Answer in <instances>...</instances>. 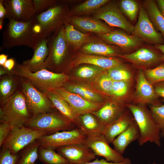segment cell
Instances as JSON below:
<instances>
[{"label":"cell","mask_w":164,"mask_h":164,"mask_svg":"<svg viewBox=\"0 0 164 164\" xmlns=\"http://www.w3.org/2000/svg\"><path fill=\"white\" fill-rule=\"evenodd\" d=\"M40 38V29L34 16L26 22L9 19L2 32V46L7 50L21 46L33 50Z\"/></svg>","instance_id":"1"},{"label":"cell","mask_w":164,"mask_h":164,"mask_svg":"<svg viewBox=\"0 0 164 164\" xmlns=\"http://www.w3.org/2000/svg\"><path fill=\"white\" fill-rule=\"evenodd\" d=\"M48 46L45 69L54 73H64V70H68V56L72 48L66 38L63 24L49 38Z\"/></svg>","instance_id":"2"},{"label":"cell","mask_w":164,"mask_h":164,"mask_svg":"<svg viewBox=\"0 0 164 164\" xmlns=\"http://www.w3.org/2000/svg\"><path fill=\"white\" fill-rule=\"evenodd\" d=\"M12 73L27 79L37 89L45 93L63 87L70 79L69 76L64 73H54L45 69L32 72L18 63L15 64Z\"/></svg>","instance_id":"3"},{"label":"cell","mask_w":164,"mask_h":164,"mask_svg":"<svg viewBox=\"0 0 164 164\" xmlns=\"http://www.w3.org/2000/svg\"><path fill=\"white\" fill-rule=\"evenodd\" d=\"M24 95L19 88L0 108V122L21 127L31 118Z\"/></svg>","instance_id":"4"},{"label":"cell","mask_w":164,"mask_h":164,"mask_svg":"<svg viewBox=\"0 0 164 164\" xmlns=\"http://www.w3.org/2000/svg\"><path fill=\"white\" fill-rule=\"evenodd\" d=\"M126 105L132 113L139 131L138 140L139 145L142 146L149 142L160 146V131L150 110L144 105L131 104Z\"/></svg>","instance_id":"5"},{"label":"cell","mask_w":164,"mask_h":164,"mask_svg":"<svg viewBox=\"0 0 164 164\" xmlns=\"http://www.w3.org/2000/svg\"><path fill=\"white\" fill-rule=\"evenodd\" d=\"M69 10L63 1L58 2L45 11L34 16L40 30V37L49 38L58 30L67 19Z\"/></svg>","instance_id":"6"},{"label":"cell","mask_w":164,"mask_h":164,"mask_svg":"<svg viewBox=\"0 0 164 164\" xmlns=\"http://www.w3.org/2000/svg\"><path fill=\"white\" fill-rule=\"evenodd\" d=\"M24 126L46 131L50 134L60 131H69L77 128L74 123L59 112L55 111L32 115Z\"/></svg>","instance_id":"7"},{"label":"cell","mask_w":164,"mask_h":164,"mask_svg":"<svg viewBox=\"0 0 164 164\" xmlns=\"http://www.w3.org/2000/svg\"><path fill=\"white\" fill-rule=\"evenodd\" d=\"M19 77V89L24 95L28 108L32 116L55 111L56 109L46 93L37 89L27 79Z\"/></svg>","instance_id":"8"},{"label":"cell","mask_w":164,"mask_h":164,"mask_svg":"<svg viewBox=\"0 0 164 164\" xmlns=\"http://www.w3.org/2000/svg\"><path fill=\"white\" fill-rule=\"evenodd\" d=\"M50 134L48 132L24 126L12 128L4 142L2 148L9 150L13 155L19 153L29 145L41 137Z\"/></svg>","instance_id":"9"},{"label":"cell","mask_w":164,"mask_h":164,"mask_svg":"<svg viewBox=\"0 0 164 164\" xmlns=\"http://www.w3.org/2000/svg\"><path fill=\"white\" fill-rule=\"evenodd\" d=\"M93 18L103 20L110 26L120 28L133 34L134 26L126 18L114 1H110L94 12Z\"/></svg>","instance_id":"10"},{"label":"cell","mask_w":164,"mask_h":164,"mask_svg":"<svg viewBox=\"0 0 164 164\" xmlns=\"http://www.w3.org/2000/svg\"><path fill=\"white\" fill-rule=\"evenodd\" d=\"M87 136L78 128L41 137L37 140L39 147L53 150L65 146L85 143Z\"/></svg>","instance_id":"11"},{"label":"cell","mask_w":164,"mask_h":164,"mask_svg":"<svg viewBox=\"0 0 164 164\" xmlns=\"http://www.w3.org/2000/svg\"><path fill=\"white\" fill-rule=\"evenodd\" d=\"M133 34L155 46L164 44L162 35L154 28L143 6L140 8L138 21L134 26Z\"/></svg>","instance_id":"12"},{"label":"cell","mask_w":164,"mask_h":164,"mask_svg":"<svg viewBox=\"0 0 164 164\" xmlns=\"http://www.w3.org/2000/svg\"><path fill=\"white\" fill-rule=\"evenodd\" d=\"M3 3L9 19L26 22L35 15L32 0H3Z\"/></svg>","instance_id":"13"},{"label":"cell","mask_w":164,"mask_h":164,"mask_svg":"<svg viewBox=\"0 0 164 164\" xmlns=\"http://www.w3.org/2000/svg\"><path fill=\"white\" fill-rule=\"evenodd\" d=\"M119 56L140 67L158 66L163 62L162 53L158 49L142 47L133 53L119 55Z\"/></svg>","instance_id":"14"},{"label":"cell","mask_w":164,"mask_h":164,"mask_svg":"<svg viewBox=\"0 0 164 164\" xmlns=\"http://www.w3.org/2000/svg\"><path fill=\"white\" fill-rule=\"evenodd\" d=\"M58 153L71 164H82L96 159V155L85 143L75 144L59 147Z\"/></svg>","instance_id":"15"},{"label":"cell","mask_w":164,"mask_h":164,"mask_svg":"<svg viewBox=\"0 0 164 164\" xmlns=\"http://www.w3.org/2000/svg\"><path fill=\"white\" fill-rule=\"evenodd\" d=\"M96 155L102 156L108 162L120 163L125 159L111 148L102 134L87 137L85 142Z\"/></svg>","instance_id":"16"},{"label":"cell","mask_w":164,"mask_h":164,"mask_svg":"<svg viewBox=\"0 0 164 164\" xmlns=\"http://www.w3.org/2000/svg\"><path fill=\"white\" fill-rule=\"evenodd\" d=\"M66 100L78 116L97 111L102 104L88 101L79 95L70 92L63 87L55 90Z\"/></svg>","instance_id":"17"},{"label":"cell","mask_w":164,"mask_h":164,"mask_svg":"<svg viewBox=\"0 0 164 164\" xmlns=\"http://www.w3.org/2000/svg\"><path fill=\"white\" fill-rule=\"evenodd\" d=\"M158 97L153 86L146 79L144 72L141 70H139L135 94L136 102L138 104L159 106L162 104L158 100Z\"/></svg>","instance_id":"18"},{"label":"cell","mask_w":164,"mask_h":164,"mask_svg":"<svg viewBox=\"0 0 164 164\" xmlns=\"http://www.w3.org/2000/svg\"><path fill=\"white\" fill-rule=\"evenodd\" d=\"M97 35L106 42L117 45L125 50H132L139 47L143 41L134 35H130L119 30H113L107 34Z\"/></svg>","instance_id":"19"},{"label":"cell","mask_w":164,"mask_h":164,"mask_svg":"<svg viewBox=\"0 0 164 164\" xmlns=\"http://www.w3.org/2000/svg\"><path fill=\"white\" fill-rule=\"evenodd\" d=\"M66 20L73 26L84 32L104 34L113 30L100 20L93 17L68 15Z\"/></svg>","instance_id":"20"},{"label":"cell","mask_w":164,"mask_h":164,"mask_svg":"<svg viewBox=\"0 0 164 164\" xmlns=\"http://www.w3.org/2000/svg\"><path fill=\"white\" fill-rule=\"evenodd\" d=\"M82 64L93 65L108 70L121 64L119 59L112 57L88 54H79L70 63L68 70Z\"/></svg>","instance_id":"21"},{"label":"cell","mask_w":164,"mask_h":164,"mask_svg":"<svg viewBox=\"0 0 164 164\" xmlns=\"http://www.w3.org/2000/svg\"><path fill=\"white\" fill-rule=\"evenodd\" d=\"M49 40V38H40L33 49L34 53L32 58L22 62V64L31 72H35L45 69V61L48 54Z\"/></svg>","instance_id":"22"},{"label":"cell","mask_w":164,"mask_h":164,"mask_svg":"<svg viewBox=\"0 0 164 164\" xmlns=\"http://www.w3.org/2000/svg\"><path fill=\"white\" fill-rule=\"evenodd\" d=\"M133 116L124 112L118 119L107 126L102 133L108 143H112L119 135L127 129L135 121Z\"/></svg>","instance_id":"23"},{"label":"cell","mask_w":164,"mask_h":164,"mask_svg":"<svg viewBox=\"0 0 164 164\" xmlns=\"http://www.w3.org/2000/svg\"><path fill=\"white\" fill-rule=\"evenodd\" d=\"M45 93L55 108L74 123L77 127L79 116L62 96L55 90L48 91Z\"/></svg>","instance_id":"24"},{"label":"cell","mask_w":164,"mask_h":164,"mask_svg":"<svg viewBox=\"0 0 164 164\" xmlns=\"http://www.w3.org/2000/svg\"><path fill=\"white\" fill-rule=\"evenodd\" d=\"M124 106L116 103H106L97 111L92 113L105 126L118 119L124 112Z\"/></svg>","instance_id":"25"},{"label":"cell","mask_w":164,"mask_h":164,"mask_svg":"<svg viewBox=\"0 0 164 164\" xmlns=\"http://www.w3.org/2000/svg\"><path fill=\"white\" fill-rule=\"evenodd\" d=\"M77 128L88 137L102 134L105 126L96 116L88 113L79 115Z\"/></svg>","instance_id":"26"},{"label":"cell","mask_w":164,"mask_h":164,"mask_svg":"<svg viewBox=\"0 0 164 164\" xmlns=\"http://www.w3.org/2000/svg\"><path fill=\"white\" fill-rule=\"evenodd\" d=\"M139 136V131L135 121L114 140L112 143L114 146V149L122 155L128 145L133 142L138 140Z\"/></svg>","instance_id":"27"},{"label":"cell","mask_w":164,"mask_h":164,"mask_svg":"<svg viewBox=\"0 0 164 164\" xmlns=\"http://www.w3.org/2000/svg\"><path fill=\"white\" fill-rule=\"evenodd\" d=\"M20 77L12 73L0 77V106L19 88Z\"/></svg>","instance_id":"28"},{"label":"cell","mask_w":164,"mask_h":164,"mask_svg":"<svg viewBox=\"0 0 164 164\" xmlns=\"http://www.w3.org/2000/svg\"><path fill=\"white\" fill-rule=\"evenodd\" d=\"M63 25L66 38L72 48L79 49L91 41V33H83L78 31L67 20Z\"/></svg>","instance_id":"29"},{"label":"cell","mask_w":164,"mask_h":164,"mask_svg":"<svg viewBox=\"0 0 164 164\" xmlns=\"http://www.w3.org/2000/svg\"><path fill=\"white\" fill-rule=\"evenodd\" d=\"M143 6L154 28L162 34L164 39V17L159 10L156 0H145Z\"/></svg>","instance_id":"30"},{"label":"cell","mask_w":164,"mask_h":164,"mask_svg":"<svg viewBox=\"0 0 164 164\" xmlns=\"http://www.w3.org/2000/svg\"><path fill=\"white\" fill-rule=\"evenodd\" d=\"M86 54L104 56L119 55L116 49L105 43L91 41L84 44L81 47Z\"/></svg>","instance_id":"31"},{"label":"cell","mask_w":164,"mask_h":164,"mask_svg":"<svg viewBox=\"0 0 164 164\" xmlns=\"http://www.w3.org/2000/svg\"><path fill=\"white\" fill-rule=\"evenodd\" d=\"M68 82L63 87L68 91L78 94L88 101L101 104L102 99L101 97L89 87L84 84Z\"/></svg>","instance_id":"32"},{"label":"cell","mask_w":164,"mask_h":164,"mask_svg":"<svg viewBox=\"0 0 164 164\" xmlns=\"http://www.w3.org/2000/svg\"><path fill=\"white\" fill-rule=\"evenodd\" d=\"M110 0H88L79 4L70 11L69 15H79L94 13Z\"/></svg>","instance_id":"33"},{"label":"cell","mask_w":164,"mask_h":164,"mask_svg":"<svg viewBox=\"0 0 164 164\" xmlns=\"http://www.w3.org/2000/svg\"><path fill=\"white\" fill-rule=\"evenodd\" d=\"M38 154V159L45 164H71L67 160L52 149L39 147Z\"/></svg>","instance_id":"34"},{"label":"cell","mask_w":164,"mask_h":164,"mask_svg":"<svg viewBox=\"0 0 164 164\" xmlns=\"http://www.w3.org/2000/svg\"><path fill=\"white\" fill-rule=\"evenodd\" d=\"M39 145L37 140L23 149L18 164H33L38 159Z\"/></svg>","instance_id":"35"},{"label":"cell","mask_w":164,"mask_h":164,"mask_svg":"<svg viewBox=\"0 0 164 164\" xmlns=\"http://www.w3.org/2000/svg\"><path fill=\"white\" fill-rule=\"evenodd\" d=\"M119 8L123 14L130 21L136 19L139 9L138 2L134 0H121L119 3Z\"/></svg>","instance_id":"36"},{"label":"cell","mask_w":164,"mask_h":164,"mask_svg":"<svg viewBox=\"0 0 164 164\" xmlns=\"http://www.w3.org/2000/svg\"><path fill=\"white\" fill-rule=\"evenodd\" d=\"M107 74L113 81L128 82L132 77L130 71L122 64L108 70Z\"/></svg>","instance_id":"37"},{"label":"cell","mask_w":164,"mask_h":164,"mask_svg":"<svg viewBox=\"0 0 164 164\" xmlns=\"http://www.w3.org/2000/svg\"><path fill=\"white\" fill-rule=\"evenodd\" d=\"M146 79L151 84H154L164 81V63L144 72Z\"/></svg>","instance_id":"38"},{"label":"cell","mask_w":164,"mask_h":164,"mask_svg":"<svg viewBox=\"0 0 164 164\" xmlns=\"http://www.w3.org/2000/svg\"><path fill=\"white\" fill-rule=\"evenodd\" d=\"M150 110L160 132L161 137H164V101L160 105H150Z\"/></svg>","instance_id":"39"},{"label":"cell","mask_w":164,"mask_h":164,"mask_svg":"<svg viewBox=\"0 0 164 164\" xmlns=\"http://www.w3.org/2000/svg\"><path fill=\"white\" fill-rule=\"evenodd\" d=\"M105 70L96 66H84L78 68L76 74L79 77L86 78L91 77Z\"/></svg>","instance_id":"40"},{"label":"cell","mask_w":164,"mask_h":164,"mask_svg":"<svg viewBox=\"0 0 164 164\" xmlns=\"http://www.w3.org/2000/svg\"><path fill=\"white\" fill-rule=\"evenodd\" d=\"M20 156L19 153L13 155L8 149L2 148L0 153V164H18Z\"/></svg>","instance_id":"41"},{"label":"cell","mask_w":164,"mask_h":164,"mask_svg":"<svg viewBox=\"0 0 164 164\" xmlns=\"http://www.w3.org/2000/svg\"><path fill=\"white\" fill-rule=\"evenodd\" d=\"M32 2L35 8V15L45 11L58 2L54 0H32Z\"/></svg>","instance_id":"42"},{"label":"cell","mask_w":164,"mask_h":164,"mask_svg":"<svg viewBox=\"0 0 164 164\" xmlns=\"http://www.w3.org/2000/svg\"><path fill=\"white\" fill-rule=\"evenodd\" d=\"M128 88V82L113 81L112 94L118 97L123 96L127 93Z\"/></svg>","instance_id":"43"},{"label":"cell","mask_w":164,"mask_h":164,"mask_svg":"<svg viewBox=\"0 0 164 164\" xmlns=\"http://www.w3.org/2000/svg\"><path fill=\"white\" fill-rule=\"evenodd\" d=\"M113 80L106 73L102 75L98 80V85L101 89L105 93L112 94Z\"/></svg>","instance_id":"44"},{"label":"cell","mask_w":164,"mask_h":164,"mask_svg":"<svg viewBox=\"0 0 164 164\" xmlns=\"http://www.w3.org/2000/svg\"><path fill=\"white\" fill-rule=\"evenodd\" d=\"M12 128L8 124L1 123L0 124V147L1 148Z\"/></svg>","instance_id":"45"},{"label":"cell","mask_w":164,"mask_h":164,"mask_svg":"<svg viewBox=\"0 0 164 164\" xmlns=\"http://www.w3.org/2000/svg\"><path fill=\"white\" fill-rule=\"evenodd\" d=\"M78 164H132L130 159L128 158H125V160L120 163H114L108 162L106 159H99L98 158L96 159L94 161L91 162Z\"/></svg>","instance_id":"46"},{"label":"cell","mask_w":164,"mask_h":164,"mask_svg":"<svg viewBox=\"0 0 164 164\" xmlns=\"http://www.w3.org/2000/svg\"><path fill=\"white\" fill-rule=\"evenodd\" d=\"M153 86L158 96L164 99V81L153 84Z\"/></svg>","instance_id":"47"},{"label":"cell","mask_w":164,"mask_h":164,"mask_svg":"<svg viewBox=\"0 0 164 164\" xmlns=\"http://www.w3.org/2000/svg\"><path fill=\"white\" fill-rule=\"evenodd\" d=\"M16 64L15 60L12 58L7 59L6 62L2 66L8 71L11 72L14 69Z\"/></svg>","instance_id":"48"},{"label":"cell","mask_w":164,"mask_h":164,"mask_svg":"<svg viewBox=\"0 0 164 164\" xmlns=\"http://www.w3.org/2000/svg\"><path fill=\"white\" fill-rule=\"evenodd\" d=\"M3 1V0H0V19H4L6 16V11Z\"/></svg>","instance_id":"49"},{"label":"cell","mask_w":164,"mask_h":164,"mask_svg":"<svg viewBox=\"0 0 164 164\" xmlns=\"http://www.w3.org/2000/svg\"><path fill=\"white\" fill-rule=\"evenodd\" d=\"M156 2L159 10L164 17V0H156Z\"/></svg>","instance_id":"50"},{"label":"cell","mask_w":164,"mask_h":164,"mask_svg":"<svg viewBox=\"0 0 164 164\" xmlns=\"http://www.w3.org/2000/svg\"><path fill=\"white\" fill-rule=\"evenodd\" d=\"M8 56L4 54L0 55V66H3L7 60Z\"/></svg>","instance_id":"51"},{"label":"cell","mask_w":164,"mask_h":164,"mask_svg":"<svg viewBox=\"0 0 164 164\" xmlns=\"http://www.w3.org/2000/svg\"><path fill=\"white\" fill-rule=\"evenodd\" d=\"M155 47L159 50L162 53L163 59V62L164 63V44L155 45Z\"/></svg>","instance_id":"52"},{"label":"cell","mask_w":164,"mask_h":164,"mask_svg":"<svg viewBox=\"0 0 164 164\" xmlns=\"http://www.w3.org/2000/svg\"><path fill=\"white\" fill-rule=\"evenodd\" d=\"M4 23V19H0V30H2Z\"/></svg>","instance_id":"53"},{"label":"cell","mask_w":164,"mask_h":164,"mask_svg":"<svg viewBox=\"0 0 164 164\" xmlns=\"http://www.w3.org/2000/svg\"><path fill=\"white\" fill-rule=\"evenodd\" d=\"M149 164H156V163L155 162H154V163H152V164L149 163Z\"/></svg>","instance_id":"54"},{"label":"cell","mask_w":164,"mask_h":164,"mask_svg":"<svg viewBox=\"0 0 164 164\" xmlns=\"http://www.w3.org/2000/svg\"><path fill=\"white\" fill-rule=\"evenodd\" d=\"M33 164H36V163H34Z\"/></svg>","instance_id":"55"}]
</instances>
